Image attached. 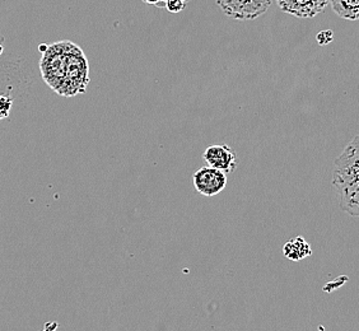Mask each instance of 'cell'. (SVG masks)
<instances>
[{"label": "cell", "mask_w": 359, "mask_h": 331, "mask_svg": "<svg viewBox=\"0 0 359 331\" xmlns=\"http://www.w3.org/2000/svg\"><path fill=\"white\" fill-rule=\"evenodd\" d=\"M194 187L198 193L212 198L221 194L227 187V173L215 167H201L193 176Z\"/></svg>", "instance_id": "obj_4"}, {"label": "cell", "mask_w": 359, "mask_h": 331, "mask_svg": "<svg viewBox=\"0 0 359 331\" xmlns=\"http://www.w3.org/2000/svg\"><path fill=\"white\" fill-rule=\"evenodd\" d=\"M207 166L215 167L223 173H233L237 168V156L228 144H215L208 147L203 154Z\"/></svg>", "instance_id": "obj_5"}, {"label": "cell", "mask_w": 359, "mask_h": 331, "mask_svg": "<svg viewBox=\"0 0 359 331\" xmlns=\"http://www.w3.org/2000/svg\"><path fill=\"white\" fill-rule=\"evenodd\" d=\"M144 3L147 4H153V6H157V3H158L159 0H143Z\"/></svg>", "instance_id": "obj_12"}, {"label": "cell", "mask_w": 359, "mask_h": 331, "mask_svg": "<svg viewBox=\"0 0 359 331\" xmlns=\"http://www.w3.org/2000/svg\"><path fill=\"white\" fill-rule=\"evenodd\" d=\"M312 248L304 237H296L287 242L283 246V255L292 262H299L311 256Z\"/></svg>", "instance_id": "obj_7"}, {"label": "cell", "mask_w": 359, "mask_h": 331, "mask_svg": "<svg viewBox=\"0 0 359 331\" xmlns=\"http://www.w3.org/2000/svg\"><path fill=\"white\" fill-rule=\"evenodd\" d=\"M332 185L338 191L341 209L359 217V135L335 159Z\"/></svg>", "instance_id": "obj_2"}, {"label": "cell", "mask_w": 359, "mask_h": 331, "mask_svg": "<svg viewBox=\"0 0 359 331\" xmlns=\"http://www.w3.org/2000/svg\"><path fill=\"white\" fill-rule=\"evenodd\" d=\"M12 104H13L12 98H9L8 96H0V120L9 116Z\"/></svg>", "instance_id": "obj_9"}, {"label": "cell", "mask_w": 359, "mask_h": 331, "mask_svg": "<svg viewBox=\"0 0 359 331\" xmlns=\"http://www.w3.org/2000/svg\"><path fill=\"white\" fill-rule=\"evenodd\" d=\"M184 1H187V0H184Z\"/></svg>", "instance_id": "obj_13"}, {"label": "cell", "mask_w": 359, "mask_h": 331, "mask_svg": "<svg viewBox=\"0 0 359 331\" xmlns=\"http://www.w3.org/2000/svg\"><path fill=\"white\" fill-rule=\"evenodd\" d=\"M332 40H334V34H332V31H330V29L323 31V32H320L318 35V42L320 45H323V46L330 43Z\"/></svg>", "instance_id": "obj_11"}, {"label": "cell", "mask_w": 359, "mask_h": 331, "mask_svg": "<svg viewBox=\"0 0 359 331\" xmlns=\"http://www.w3.org/2000/svg\"><path fill=\"white\" fill-rule=\"evenodd\" d=\"M332 11L340 18L348 21H358L359 0H330Z\"/></svg>", "instance_id": "obj_8"}, {"label": "cell", "mask_w": 359, "mask_h": 331, "mask_svg": "<svg viewBox=\"0 0 359 331\" xmlns=\"http://www.w3.org/2000/svg\"><path fill=\"white\" fill-rule=\"evenodd\" d=\"M222 12L236 21H252L269 11L273 0H215Z\"/></svg>", "instance_id": "obj_3"}, {"label": "cell", "mask_w": 359, "mask_h": 331, "mask_svg": "<svg viewBox=\"0 0 359 331\" xmlns=\"http://www.w3.org/2000/svg\"><path fill=\"white\" fill-rule=\"evenodd\" d=\"M40 70L48 87L62 97L82 95L90 84L87 56L74 42L65 40L46 46Z\"/></svg>", "instance_id": "obj_1"}, {"label": "cell", "mask_w": 359, "mask_h": 331, "mask_svg": "<svg viewBox=\"0 0 359 331\" xmlns=\"http://www.w3.org/2000/svg\"><path fill=\"white\" fill-rule=\"evenodd\" d=\"M166 8L172 13H180L185 8L184 0H168L166 3Z\"/></svg>", "instance_id": "obj_10"}, {"label": "cell", "mask_w": 359, "mask_h": 331, "mask_svg": "<svg viewBox=\"0 0 359 331\" xmlns=\"http://www.w3.org/2000/svg\"><path fill=\"white\" fill-rule=\"evenodd\" d=\"M276 3L284 13L297 18H313L324 12L330 0H276Z\"/></svg>", "instance_id": "obj_6"}]
</instances>
